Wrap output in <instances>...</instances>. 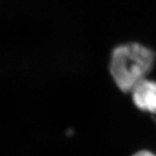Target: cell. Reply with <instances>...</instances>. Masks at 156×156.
Listing matches in <instances>:
<instances>
[{"label": "cell", "mask_w": 156, "mask_h": 156, "mask_svg": "<svg viewBox=\"0 0 156 156\" xmlns=\"http://www.w3.org/2000/svg\"><path fill=\"white\" fill-rule=\"evenodd\" d=\"M131 93L137 108L156 114V81L145 79L136 85Z\"/></svg>", "instance_id": "obj_2"}, {"label": "cell", "mask_w": 156, "mask_h": 156, "mask_svg": "<svg viewBox=\"0 0 156 156\" xmlns=\"http://www.w3.org/2000/svg\"><path fill=\"white\" fill-rule=\"evenodd\" d=\"M155 58L152 49L137 42L117 45L109 61V72L115 85L123 93H132L136 85L147 79Z\"/></svg>", "instance_id": "obj_1"}, {"label": "cell", "mask_w": 156, "mask_h": 156, "mask_svg": "<svg viewBox=\"0 0 156 156\" xmlns=\"http://www.w3.org/2000/svg\"><path fill=\"white\" fill-rule=\"evenodd\" d=\"M132 156H156L154 153L149 151H140L136 152Z\"/></svg>", "instance_id": "obj_3"}]
</instances>
